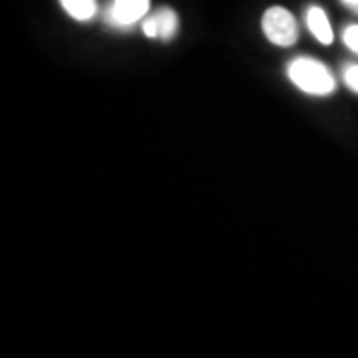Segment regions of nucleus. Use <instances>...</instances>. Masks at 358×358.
Listing matches in <instances>:
<instances>
[{"mask_svg":"<svg viewBox=\"0 0 358 358\" xmlns=\"http://www.w3.org/2000/svg\"><path fill=\"white\" fill-rule=\"evenodd\" d=\"M307 26L308 30L313 32V36L319 40L320 44H333V26H331V20H329L327 13L320 6H308Z\"/></svg>","mask_w":358,"mask_h":358,"instance_id":"obj_5","label":"nucleus"},{"mask_svg":"<svg viewBox=\"0 0 358 358\" xmlns=\"http://www.w3.org/2000/svg\"><path fill=\"white\" fill-rule=\"evenodd\" d=\"M148 13L150 0H114L106 10V20L115 28H129L143 20Z\"/></svg>","mask_w":358,"mask_h":358,"instance_id":"obj_3","label":"nucleus"},{"mask_svg":"<svg viewBox=\"0 0 358 358\" xmlns=\"http://www.w3.org/2000/svg\"><path fill=\"white\" fill-rule=\"evenodd\" d=\"M141 28H143V34L148 38L171 40L178 34L179 18L171 8L164 6V8H157L154 14L145 16L141 20Z\"/></svg>","mask_w":358,"mask_h":358,"instance_id":"obj_4","label":"nucleus"},{"mask_svg":"<svg viewBox=\"0 0 358 358\" xmlns=\"http://www.w3.org/2000/svg\"><path fill=\"white\" fill-rule=\"evenodd\" d=\"M343 80L348 88L352 90L355 94H358V64H348L343 70Z\"/></svg>","mask_w":358,"mask_h":358,"instance_id":"obj_7","label":"nucleus"},{"mask_svg":"<svg viewBox=\"0 0 358 358\" xmlns=\"http://www.w3.org/2000/svg\"><path fill=\"white\" fill-rule=\"evenodd\" d=\"M263 32L268 38V42H273L275 46H293L294 42L299 40V26L294 16L287 8L282 6H271L267 13L263 14Z\"/></svg>","mask_w":358,"mask_h":358,"instance_id":"obj_2","label":"nucleus"},{"mask_svg":"<svg viewBox=\"0 0 358 358\" xmlns=\"http://www.w3.org/2000/svg\"><path fill=\"white\" fill-rule=\"evenodd\" d=\"M62 8L70 14L74 20L88 22L98 13V2L96 0H60Z\"/></svg>","mask_w":358,"mask_h":358,"instance_id":"obj_6","label":"nucleus"},{"mask_svg":"<svg viewBox=\"0 0 358 358\" xmlns=\"http://www.w3.org/2000/svg\"><path fill=\"white\" fill-rule=\"evenodd\" d=\"M343 42H345L350 50L358 54V24L346 26L345 32H343Z\"/></svg>","mask_w":358,"mask_h":358,"instance_id":"obj_8","label":"nucleus"},{"mask_svg":"<svg viewBox=\"0 0 358 358\" xmlns=\"http://www.w3.org/2000/svg\"><path fill=\"white\" fill-rule=\"evenodd\" d=\"M345 4L348 10H352L355 14H358V0H341Z\"/></svg>","mask_w":358,"mask_h":358,"instance_id":"obj_9","label":"nucleus"},{"mask_svg":"<svg viewBox=\"0 0 358 358\" xmlns=\"http://www.w3.org/2000/svg\"><path fill=\"white\" fill-rule=\"evenodd\" d=\"M287 74L296 88L310 96H329L336 88L333 72L315 58H294L287 68Z\"/></svg>","mask_w":358,"mask_h":358,"instance_id":"obj_1","label":"nucleus"}]
</instances>
